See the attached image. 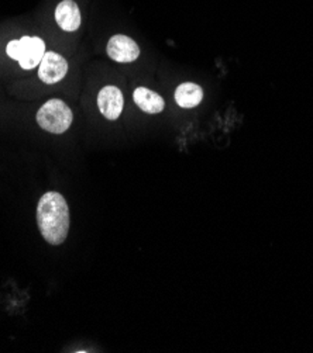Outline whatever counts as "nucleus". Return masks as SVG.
<instances>
[{"instance_id":"obj_1","label":"nucleus","mask_w":313,"mask_h":353,"mask_svg":"<svg viewBox=\"0 0 313 353\" xmlns=\"http://www.w3.org/2000/svg\"><path fill=\"white\" fill-rule=\"evenodd\" d=\"M36 220L39 231L47 243L53 246L62 245L71 227L66 199L58 192L44 193L37 203Z\"/></svg>"},{"instance_id":"obj_2","label":"nucleus","mask_w":313,"mask_h":353,"mask_svg":"<svg viewBox=\"0 0 313 353\" xmlns=\"http://www.w3.org/2000/svg\"><path fill=\"white\" fill-rule=\"evenodd\" d=\"M46 52V41L39 35L26 34L19 39H12L5 44V55L27 72L39 68Z\"/></svg>"},{"instance_id":"obj_3","label":"nucleus","mask_w":313,"mask_h":353,"mask_svg":"<svg viewBox=\"0 0 313 353\" xmlns=\"http://www.w3.org/2000/svg\"><path fill=\"white\" fill-rule=\"evenodd\" d=\"M36 121L46 132L61 135L71 128L74 113L64 100L50 99L37 110Z\"/></svg>"},{"instance_id":"obj_4","label":"nucleus","mask_w":313,"mask_h":353,"mask_svg":"<svg viewBox=\"0 0 313 353\" xmlns=\"http://www.w3.org/2000/svg\"><path fill=\"white\" fill-rule=\"evenodd\" d=\"M69 70L68 59L55 51H47L37 68L39 79L46 85L59 83Z\"/></svg>"},{"instance_id":"obj_5","label":"nucleus","mask_w":313,"mask_h":353,"mask_svg":"<svg viewBox=\"0 0 313 353\" xmlns=\"http://www.w3.org/2000/svg\"><path fill=\"white\" fill-rule=\"evenodd\" d=\"M124 108V97L117 86L108 85L97 93V109L100 114L111 121L120 117Z\"/></svg>"},{"instance_id":"obj_6","label":"nucleus","mask_w":313,"mask_h":353,"mask_svg":"<svg viewBox=\"0 0 313 353\" xmlns=\"http://www.w3.org/2000/svg\"><path fill=\"white\" fill-rule=\"evenodd\" d=\"M106 52L111 59L120 62V63H129L134 62L138 57H140V47L137 43L123 34H116L109 40Z\"/></svg>"},{"instance_id":"obj_7","label":"nucleus","mask_w":313,"mask_h":353,"mask_svg":"<svg viewBox=\"0 0 313 353\" xmlns=\"http://www.w3.org/2000/svg\"><path fill=\"white\" fill-rule=\"evenodd\" d=\"M57 26L65 32H75L79 30L82 17L75 0H61L54 12Z\"/></svg>"},{"instance_id":"obj_8","label":"nucleus","mask_w":313,"mask_h":353,"mask_svg":"<svg viewBox=\"0 0 313 353\" xmlns=\"http://www.w3.org/2000/svg\"><path fill=\"white\" fill-rule=\"evenodd\" d=\"M133 100L138 105V109L149 114H158L165 109L164 99L147 88H137L133 93Z\"/></svg>"},{"instance_id":"obj_9","label":"nucleus","mask_w":313,"mask_h":353,"mask_svg":"<svg viewBox=\"0 0 313 353\" xmlns=\"http://www.w3.org/2000/svg\"><path fill=\"white\" fill-rule=\"evenodd\" d=\"M203 99V89L193 83L185 82L181 83L176 90V101L182 109H193Z\"/></svg>"}]
</instances>
